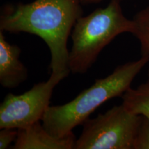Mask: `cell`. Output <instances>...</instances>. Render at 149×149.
<instances>
[{"mask_svg": "<svg viewBox=\"0 0 149 149\" xmlns=\"http://www.w3.org/2000/svg\"><path fill=\"white\" fill-rule=\"evenodd\" d=\"M79 0H35L8 4L0 15V31L26 33L40 37L51 53V72H70L68 37L83 15Z\"/></svg>", "mask_w": 149, "mask_h": 149, "instance_id": "6da1fadb", "label": "cell"}, {"mask_svg": "<svg viewBox=\"0 0 149 149\" xmlns=\"http://www.w3.org/2000/svg\"><path fill=\"white\" fill-rule=\"evenodd\" d=\"M148 62V58L141 56L137 60L120 65L106 77L96 79L70 102L50 106L42 120L43 126L55 137H61L72 133L100 106L111 99L122 96Z\"/></svg>", "mask_w": 149, "mask_h": 149, "instance_id": "7a4b0ae2", "label": "cell"}, {"mask_svg": "<svg viewBox=\"0 0 149 149\" xmlns=\"http://www.w3.org/2000/svg\"><path fill=\"white\" fill-rule=\"evenodd\" d=\"M133 19L124 15L120 1L111 0L104 8L81 16L72 29L68 68L73 74L86 73L106 46L123 33L133 34Z\"/></svg>", "mask_w": 149, "mask_h": 149, "instance_id": "3957f363", "label": "cell"}, {"mask_svg": "<svg viewBox=\"0 0 149 149\" xmlns=\"http://www.w3.org/2000/svg\"><path fill=\"white\" fill-rule=\"evenodd\" d=\"M141 120L122 104L114 106L84 123L74 149H133Z\"/></svg>", "mask_w": 149, "mask_h": 149, "instance_id": "277c9868", "label": "cell"}, {"mask_svg": "<svg viewBox=\"0 0 149 149\" xmlns=\"http://www.w3.org/2000/svg\"><path fill=\"white\" fill-rule=\"evenodd\" d=\"M70 72H51L48 80L36 84L23 94H7L0 104V128L21 129L42 122L54 89Z\"/></svg>", "mask_w": 149, "mask_h": 149, "instance_id": "5b68a950", "label": "cell"}, {"mask_svg": "<svg viewBox=\"0 0 149 149\" xmlns=\"http://www.w3.org/2000/svg\"><path fill=\"white\" fill-rule=\"evenodd\" d=\"M76 137L70 133L66 136L57 137L52 135L37 122L29 127L18 129L14 149H74Z\"/></svg>", "mask_w": 149, "mask_h": 149, "instance_id": "8992f818", "label": "cell"}, {"mask_svg": "<svg viewBox=\"0 0 149 149\" xmlns=\"http://www.w3.org/2000/svg\"><path fill=\"white\" fill-rule=\"evenodd\" d=\"M21 48L6 40L0 31V84L6 88H15L28 79V69L20 60Z\"/></svg>", "mask_w": 149, "mask_h": 149, "instance_id": "52a82bcc", "label": "cell"}, {"mask_svg": "<svg viewBox=\"0 0 149 149\" xmlns=\"http://www.w3.org/2000/svg\"><path fill=\"white\" fill-rule=\"evenodd\" d=\"M122 104L130 113L149 119V83L129 88L122 96Z\"/></svg>", "mask_w": 149, "mask_h": 149, "instance_id": "ba28073f", "label": "cell"}, {"mask_svg": "<svg viewBox=\"0 0 149 149\" xmlns=\"http://www.w3.org/2000/svg\"><path fill=\"white\" fill-rule=\"evenodd\" d=\"M133 19L135 24L133 35L140 44L141 55L149 60V6L137 12ZM147 82L149 83V69Z\"/></svg>", "mask_w": 149, "mask_h": 149, "instance_id": "9c48e42d", "label": "cell"}, {"mask_svg": "<svg viewBox=\"0 0 149 149\" xmlns=\"http://www.w3.org/2000/svg\"><path fill=\"white\" fill-rule=\"evenodd\" d=\"M133 149H149V119L142 116Z\"/></svg>", "mask_w": 149, "mask_h": 149, "instance_id": "30bf717a", "label": "cell"}, {"mask_svg": "<svg viewBox=\"0 0 149 149\" xmlns=\"http://www.w3.org/2000/svg\"><path fill=\"white\" fill-rule=\"evenodd\" d=\"M0 129V149L8 148L12 142L15 141L18 129L11 128H3Z\"/></svg>", "mask_w": 149, "mask_h": 149, "instance_id": "8fae6325", "label": "cell"}, {"mask_svg": "<svg viewBox=\"0 0 149 149\" xmlns=\"http://www.w3.org/2000/svg\"><path fill=\"white\" fill-rule=\"evenodd\" d=\"M81 4H94V3H98L105 0H79ZM111 1V0H109ZM117 1H123V0H117Z\"/></svg>", "mask_w": 149, "mask_h": 149, "instance_id": "7c38bea8", "label": "cell"}]
</instances>
